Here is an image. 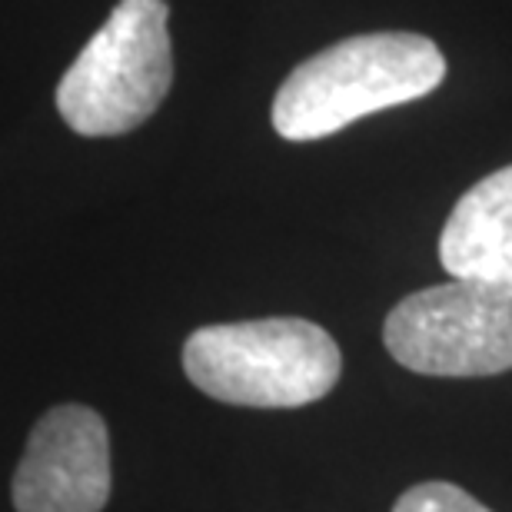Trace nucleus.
<instances>
[{"mask_svg":"<svg viewBox=\"0 0 512 512\" xmlns=\"http://www.w3.org/2000/svg\"><path fill=\"white\" fill-rule=\"evenodd\" d=\"M443 77V50L423 34L346 37L283 80L270 114L273 130L293 143L333 137L356 120L433 94Z\"/></svg>","mask_w":512,"mask_h":512,"instance_id":"f257e3e1","label":"nucleus"},{"mask_svg":"<svg viewBox=\"0 0 512 512\" xmlns=\"http://www.w3.org/2000/svg\"><path fill=\"white\" fill-rule=\"evenodd\" d=\"M183 370L207 396L253 409H296L323 399L343 373L340 346L300 316L200 326L183 343Z\"/></svg>","mask_w":512,"mask_h":512,"instance_id":"f03ea898","label":"nucleus"},{"mask_svg":"<svg viewBox=\"0 0 512 512\" xmlns=\"http://www.w3.org/2000/svg\"><path fill=\"white\" fill-rule=\"evenodd\" d=\"M167 0H120L60 77L57 110L80 137H120L157 114L173 87Z\"/></svg>","mask_w":512,"mask_h":512,"instance_id":"7ed1b4c3","label":"nucleus"},{"mask_svg":"<svg viewBox=\"0 0 512 512\" xmlns=\"http://www.w3.org/2000/svg\"><path fill=\"white\" fill-rule=\"evenodd\" d=\"M389 356L423 376H499L512 370V300L469 283L409 293L386 316Z\"/></svg>","mask_w":512,"mask_h":512,"instance_id":"20e7f679","label":"nucleus"},{"mask_svg":"<svg viewBox=\"0 0 512 512\" xmlns=\"http://www.w3.org/2000/svg\"><path fill=\"white\" fill-rule=\"evenodd\" d=\"M110 499V436L90 406H54L37 419L14 473L17 512H100Z\"/></svg>","mask_w":512,"mask_h":512,"instance_id":"39448f33","label":"nucleus"},{"mask_svg":"<svg viewBox=\"0 0 512 512\" xmlns=\"http://www.w3.org/2000/svg\"><path fill=\"white\" fill-rule=\"evenodd\" d=\"M439 263L453 280L512 300V167L459 197L439 237Z\"/></svg>","mask_w":512,"mask_h":512,"instance_id":"423d86ee","label":"nucleus"},{"mask_svg":"<svg viewBox=\"0 0 512 512\" xmlns=\"http://www.w3.org/2000/svg\"><path fill=\"white\" fill-rule=\"evenodd\" d=\"M393 512H493L453 483H419L396 499Z\"/></svg>","mask_w":512,"mask_h":512,"instance_id":"0eeeda50","label":"nucleus"}]
</instances>
